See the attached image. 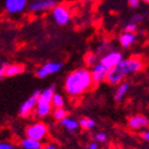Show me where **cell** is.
Listing matches in <instances>:
<instances>
[{"mask_svg":"<svg viewBox=\"0 0 149 149\" xmlns=\"http://www.w3.org/2000/svg\"><path fill=\"white\" fill-rule=\"evenodd\" d=\"M93 83L92 74L87 69L80 68L67 76L64 87L66 93L70 96H80L81 94L85 93Z\"/></svg>","mask_w":149,"mask_h":149,"instance_id":"obj_1","label":"cell"},{"mask_svg":"<svg viewBox=\"0 0 149 149\" xmlns=\"http://www.w3.org/2000/svg\"><path fill=\"white\" fill-rule=\"evenodd\" d=\"M53 95H54V86L53 85L40 92V95L38 97V100H37L36 109H35V114L38 117H45L51 112Z\"/></svg>","mask_w":149,"mask_h":149,"instance_id":"obj_2","label":"cell"},{"mask_svg":"<svg viewBox=\"0 0 149 149\" xmlns=\"http://www.w3.org/2000/svg\"><path fill=\"white\" fill-rule=\"evenodd\" d=\"M117 67L120 69V72L126 76L128 74L140 72L143 68V61L140 56H130L128 59L123 60Z\"/></svg>","mask_w":149,"mask_h":149,"instance_id":"obj_3","label":"cell"},{"mask_svg":"<svg viewBox=\"0 0 149 149\" xmlns=\"http://www.w3.org/2000/svg\"><path fill=\"white\" fill-rule=\"evenodd\" d=\"M47 134H48V127L42 121H37L35 124L30 125L26 129V137L33 139L40 142L47 136Z\"/></svg>","mask_w":149,"mask_h":149,"instance_id":"obj_4","label":"cell"},{"mask_svg":"<svg viewBox=\"0 0 149 149\" xmlns=\"http://www.w3.org/2000/svg\"><path fill=\"white\" fill-rule=\"evenodd\" d=\"M40 95V91H35L34 93L32 94L31 96L29 97L28 99L26 100L25 102L22 103L20 108H19V115L22 117H28L31 115V113L33 112V110L36 109L37 100L38 97Z\"/></svg>","mask_w":149,"mask_h":149,"instance_id":"obj_5","label":"cell"},{"mask_svg":"<svg viewBox=\"0 0 149 149\" xmlns=\"http://www.w3.org/2000/svg\"><path fill=\"white\" fill-rule=\"evenodd\" d=\"M51 13H52V17L54 19V22L60 26L66 25L70 20V13L67 10V8L64 6H56Z\"/></svg>","mask_w":149,"mask_h":149,"instance_id":"obj_6","label":"cell"},{"mask_svg":"<svg viewBox=\"0 0 149 149\" xmlns=\"http://www.w3.org/2000/svg\"><path fill=\"white\" fill-rule=\"evenodd\" d=\"M62 63H58V62H49L43 65L42 67H40L38 69H36L35 72V76L40 79H44L46 78L47 76H49L51 74H56L62 68Z\"/></svg>","mask_w":149,"mask_h":149,"instance_id":"obj_7","label":"cell"},{"mask_svg":"<svg viewBox=\"0 0 149 149\" xmlns=\"http://www.w3.org/2000/svg\"><path fill=\"white\" fill-rule=\"evenodd\" d=\"M110 69L104 66L103 64L99 63L93 67L92 69V78H93V82L95 84H99L101 82H103L104 80H107V77H108V74H109Z\"/></svg>","mask_w":149,"mask_h":149,"instance_id":"obj_8","label":"cell"},{"mask_svg":"<svg viewBox=\"0 0 149 149\" xmlns=\"http://www.w3.org/2000/svg\"><path fill=\"white\" fill-rule=\"evenodd\" d=\"M121 61H123L121 53L118 51H112V52L107 53L106 56H103L102 59L100 60V63L107 66L109 69H111L115 66H117Z\"/></svg>","mask_w":149,"mask_h":149,"instance_id":"obj_9","label":"cell"},{"mask_svg":"<svg viewBox=\"0 0 149 149\" xmlns=\"http://www.w3.org/2000/svg\"><path fill=\"white\" fill-rule=\"evenodd\" d=\"M56 6V0H40V1H34L30 4V10L32 12H45L53 10Z\"/></svg>","mask_w":149,"mask_h":149,"instance_id":"obj_10","label":"cell"},{"mask_svg":"<svg viewBox=\"0 0 149 149\" xmlns=\"http://www.w3.org/2000/svg\"><path fill=\"white\" fill-rule=\"evenodd\" d=\"M27 6V0H6L4 8L9 14H17L24 11Z\"/></svg>","mask_w":149,"mask_h":149,"instance_id":"obj_11","label":"cell"},{"mask_svg":"<svg viewBox=\"0 0 149 149\" xmlns=\"http://www.w3.org/2000/svg\"><path fill=\"white\" fill-rule=\"evenodd\" d=\"M149 126V119L145 117L144 115H135L129 118L128 120V127L131 130H141L143 128H146Z\"/></svg>","mask_w":149,"mask_h":149,"instance_id":"obj_12","label":"cell"},{"mask_svg":"<svg viewBox=\"0 0 149 149\" xmlns=\"http://www.w3.org/2000/svg\"><path fill=\"white\" fill-rule=\"evenodd\" d=\"M124 78H125V74L120 72V69L118 68L117 66H115V67L110 69L109 74H108V77H107V81H108L110 84H113V85H114V84L120 83Z\"/></svg>","mask_w":149,"mask_h":149,"instance_id":"obj_13","label":"cell"},{"mask_svg":"<svg viewBox=\"0 0 149 149\" xmlns=\"http://www.w3.org/2000/svg\"><path fill=\"white\" fill-rule=\"evenodd\" d=\"M135 40H136V36H135L134 33H127V32H125L124 34H121L119 36V43H120V45L124 48L130 47L135 42Z\"/></svg>","mask_w":149,"mask_h":149,"instance_id":"obj_14","label":"cell"},{"mask_svg":"<svg viewBox=\"0 0 149 149\" xmlns=\"http://www.w3.org/2000/svg\"><path fill=\"white\" fill-rule=\"evenodd\" d=\"M22 147L24 149H42V143L40 141L33 140V139H29V137H26L20 143Z\"/></svg>","mask_w":149,"mask_h":149,"instance_id":"obj_15","label":"cell"},{"mask_svg":"<svg viewBox=\"0 0 149 149\" xmlns=\"http://www.w3.org/2000/svg\"><path fill=\"white\" fill-rule=\"evenodd\" d=\"M60 124L62 125L63 127L68 131H76L78 128L80 127L79 121H77L76 119H72V118H69V117L64 118L63 120L60 121Z\"/></svg>","mask_w":149,"mask_h":149,"instance_id":"obj_16","label":"cell"},{"mask_svg":"<svg viewBox=\"0 0 149 149\" xmlns=\"http://www.w3.org/2000/svg\"><path fill=\"white\" fill-rule=\"evenodd\" d=\"M25 70V66L20 65V64H11L8 66L6 72V77H14L17 74H22Z\"/></svg>","mask_w":149,"mask_h":149,"instance_id":"obj_17","label":"cell"},{"mask_svg":"<svg viewBox=\"0 0 149 149\" xmlns=\"http://www.w3.org/2000/svg\"><path fill=\"white\" fill-rule=\"evenodd\" d=\"M128 90H129V84L127 82H123V83L118 86V88L116 90V93H115V100L116 101H120V100L124 99V97L126 96Z\"/></svg>","mask_w":149,"mask_h":149,"instance_id":"obj_18","label":"cell"},{"mask_svg":"<svg viewBox=\"0 0 149 149\" xmlns=\"http://www.w3.org/2000/svg\"><path fill=\"white\" fill-rule=\"evenodd\" d=\"M79 124H80V127L84 130H92L96 126V123L92 118L88 117H82L79 121Z\"/></svg>","mask_w":149,"mask_h":149,"instance_id":"obj_19","label":"cell"},{"mask_svg":"<svg viewBox=\"0 0 149 149\" xmlns=\"http://www.w3.org/2000/svg\"><path fill=\"white\" fill-rule=\"evenodd\" d=\"M64 104H65V101H64V98H63L62 95L54 93L52 98V106L56 109H60V108H63Z\"/></svg>","mask_w":149,"mask_h":149,"instance_id":"obj_20","label":"cell"},{"mask_svg":"<svg viewBox=\"0 0 149 149\" xmlns=\"http://www.w3.org/2000/svg\"><path fill=\"white\" fill-rule=\"evenodd\" d=\"M67 111H66L64 108H60V109H56L54 111H53V118L56 119V120H63L64 118L67 117Z\"/></svg>","mask_w":149,"mask_h":149,"instance_id":"obj_21","label":"cell"},{"mask_svg":"<svg viewBox=\"0 0 149 149\" xmlns=\"http://www.w3.org/2000/svg\"><path fill=\"white\" fill-rule=\"evenodd\" d=\"M84 62L87 66H95L97 65V56L94 53H87L85 58H84Z\"/></svg>","mask_w":149,"mask_h":149,"instance_id":"obj_22","label":"cell"},{"mask_svg":"<svg viewBox=\"0 0 149 149\" xmlns=\"http://www.w3.org/2000/svg\"><path fill=\"white\" fill-rule=\"evenodd\" d=\"M93 139L97 143H106L108 141V135L104 132H96L93 135Z\"/></svg>","mask_w":149,"mask_h":149,"instance_id":"obj_23","label":"cell"},{"mask_svg":"<svg viewBox=\"0 0 149 149\" xmlns=\"http://www.w3.org/2000/svg\"><path fill=\"white\" fill-rule=\"evenodd\" d=\"M135 30H136V24L133 22H128L127 25L125 26V32H127V33H134Z\"/></svg>","mask_w":149,"mask_h":149,"instance_id":"obj_24","label":"cell"},{"mask_svg":"<svg viewBox=\"0 0 149 149\" xmlns=\"http://www.w3.org/2000/svg\"><path fill=\"white\" fill-rule=\"evenodd\" d=\"M0 149H14V146L12 143H9V142H1Z\"/></svg>","mask_w":149,"mask_h":149,"instance_id":"obj_25","label":"cell"},{"mask_svg":"<svg viewBox=\"0 0 149 149\" xmlns=\"http://www.w3.org/2000/svg\"><path fill=\"white\" fill-rule=\"evenodd\" d=\"M8 66L9 64H6V63H3L1 67H0V77L3 78L6 77V69H8Z\"/></svg>","mask_w":149,"mask_h":149,"instance_id":"obj_26","label":"cell"},{"mask_svg":"<svg viewBox=\"0 0 149 149\" xmlns=\"http://www.w3.org/2000/svg\"><path fill=\"white\" fill-rule=\"evenodd\" d=\"M141 137H142V139H143L144 141H146V142H149V129H148V130L143 131V132L141 133Z\"/></svg>","mask_w":149,"mask_h":149,"instance_id":"obj_27","label":"cell"},{"mask_svg":"<svg viewBox=\"0 0 149 149\" xmlns=\"http://www.w3.org/2000/svg\"><path fill=\"white\" fill-rule=\"evenodd\" d=\"M86 149H99V145H98V143L97 142H91L88 145H87V148Z\"/></svg>","mask_w":149,"mask_h":149,"instance_id":"obj_28","label":"cell"},{"mask_svg":"<svg viewBox=\"0 0 149 149\" xmlns=\"http://www.w3.org/2000/svg\"><path fill=\"white\" fill-rule=\"evenodd\" d=\"M128 3L131 8H137L140 4V0H128Z\"/></svg>","mask_w":149,"mask_h":149,"instance_id":"obj_29","label":"cell"},{"mask_svg":"<svg viewBox=\"0 0 149 149\" xmlns=\"http://www.w3.org/2000/svg\"><path fill=\"white\" fill-rule=\"evenodd\" d=\"M142 19H143V15H135L133 18H132V22L136 24L137 22H140V20H142Z\"/></svg>","mask_w":149,"mask_h":149,"instance_id":"obj_30","label":"cell"},{"mask_svg":"<svg viewBox=\"0 0 149 149\" xmlns=\"http://www.w3.org/2000/svg\"><path fill=\"white\" fill-rule=\"evenodd\" d=\"M45 149H58V147L56 145H53V144H47L46 146H44Z\"/></svg>","mask_w":149,"mask_h":149,"instance_id":"obj_31","label":"cell"},{"mask_svg":"<svg viewBox=\"0 0 149 149\" xmlns=\"http://www.w3.org/2000/svg\"><path fill=\"white\" fill-rule=\"evenodd\" d=\"M142 1H144V2H146V3H149V0H142Z\"/></svg>","mask_w":149,"mask_h":149,"instance_id":"obj_32","label":"cell"},{"mask_svg":"<svg viewBox=\"0 0 149 149\" xmlns=\"http://www.w3.org/2000/svg\"><path fill=\"white\" fill-rule=\"evenodd\" d=\"M141 149H149V147H148V148H141Z\"/></svg>","mask_w":149,"mask_h":149,"instance_id":"obj_33","label":"cell"},{"mask_svg":"<svg viewBox=\"0 0 149 149\" xmlns=\"http://www.w3.org/2000/svg\"><path fill=\"white\" fill-rule=\"evenodd\" d=\"M84 1H91V0H84Z\"/></svg>","mask_w":149,"mask_h":149,"instance_id":"obj_34","label":"cell"},{"mask_svg":"<svg viewBox=\"0 0 149 149\" xmlns=\"http://www.w3.org/2000/svg\"><path fill=\"white\" fill-rule=\"evenodd\" d=\"M34 1H40V0H34Z\"/></svg>","mask_w":149,"mask_h":149,"instance_id":"obj_35","label":"cell"},{"mask_svg":"<svg viewBox=\"0 0 149 149\" xmlns=\"http://www.w3.org/2000/svg\"><path fill=\"white\" fill-rule=\"evenodd\" d=\"M42 149H45V148H44V147H43V148H42Z\"/></svg>","mask_w":149,"mask_h":149,"instance_id":"obj_36","label":"cell"}]
</instances>
